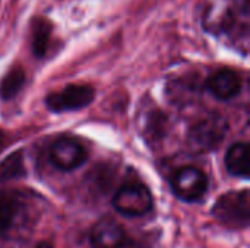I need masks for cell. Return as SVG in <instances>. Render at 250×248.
Returning <instances> with one entry per match:
<instances>
[{
	"label": "cell",
	"mask_w": 250,
	"mask_h": 248,
	"mask_svg": "<svg viewBox=\"0 0 250 248\" xmlns=\"http://www.w3.org/2000/svg\"><path fill=\"white\" fill-rule=\"evenodd\" d=\"M51 164L62 171H73L86 161L85 148L72 137H62L56 140L50 149Z\"/></svg>",
	"instance_id": "obj_7"
},
{
	"label": "cell",
	"mask_w": 250,
	"mask_h": 248,
	"mask_svg": "<svg viewBox=\"0 0 250 248\" xmlns=\"http://www.w3.org/2000/svg\"><path fill=\"white\" fill-rule=\"evenodd\" d=\"M174 194L183 202H198L208 189L207 175L195 167H183L171 178Z\"/></svg>",
	"instance_id": "obj_5"
},
{
	"label": "cell",
	"mask_w": 250,
	"mask_h": 248,
	"mask_svg": "<svg viewBox=\"0 0 250 248\" xmlns=\"http://www.w3.org/2000/svg\"><path fill=\"white\" fill-rule=\"evenodd\" d=\"M25 73L21 67H13L0 83V96L3 99H12L23 86Z\"/></svg>",
	"instance_id": "obj_12"
},
{
	"label": "cell",
	"mask_w": 250,
	"mask_h": 248,
	"mask_svg": "<svg viewBox=\"0 0 250 248\" xmlns=\"http://www.w3.org/2000/svg\"><path fill=\"white\" fill-rule=\"evenodd\" d=\"M29 225L28 205L13 193L0 196V238H15Z\"/></svg>",
	"instance_id": "obj_1"
},
{
	"label": "cell",
	"mask_w": 250,
	"mask_h": 248,
	"mask_svg": "<svg viewBox=\"0 0 250 248\" xmlns=\"http://www.w3.org/2000/svg\"><path fill=\"white\" fill-rule=\"evenodd\" d=\"M35 248H53V246L48 244V243H41V244H38Z\"/></svg>",
	"instance_id": "obj_15"
},
{
	"label": "cell",
	"mask_w": 250,
	"mask_h": 248,
	"mask_svg": "<svg viewBox=\"0 0 250 248\" xmlns=\"http://www.w3.org/2000/svg\"><path fill=\"white\" fill-rule=\"evenodd\" d=\"M151 191L138 183H129L117 190L113 197L114 209L125 216H144L152 209Z\"/></svg>",
	"instance_id": "obj_3"
},
{
	"label": "cell",
	"mask_w": 250,
	"mask_h": 248,
	"mask_svg": "<svg viewBox=\"0 0 250 248\" xmlns=\"http://www.w3.org/2000/svg\"><path fill=\"white\" fill-rule=\"evenodd\" d=\"M226 167L231 175L249 178V145L246 142L230 146L226 155Z\"/></svg>",
	"instance_id": "obj_10"
},
{
	"label": "cell",
	"mask_w": 250,
	"mask_h": 248,
	"mask_svg": "<svg viewBox=\"0 0 250 248\" xmlns=\"http://www.w3.org/2000/svg\"><path fill=\"white\" fill-rule=\"evenodd\" d=\"M125 237V229L116 219L103 218L91 231V244L94 248H119Z\"/></svg>",
	"instance_id": "obj_8"
},
{
	"label": "cell",
	"mask_w": 250,
	"mask_h": 248,
	"mask_svg": "<svg viewBox=\"0 0 250 248\" xmlns=\"http://www.w3.org/2000/svg\"><path fill=\"white\" fill-rule=\"evenodd\" d=\"M119 248H145L142 243H139L138 240H133V238H126L123 240V243L119 246Z\"/></svg>",
	"instance_id": "obj_14"
},
{
	"label": "cell",
	"mask_w": 250,
	"mask_h": 248,
	"mask_svg": "<svg viewBox=\"0 0 250 248\" xmlns=\"http://www.w3.org/2000/svg\"><path fill=\"white\" fill-rule=\"evenodd\" d=\"M25 174L23 168V158L21 152H15L9 155L1 164H0V181L15 180Z\"/></svg>",
	"instance_id": "obj_13"
},
{
	"label": "cell",
	"mask_w": 250,
	"mask_h": 248,
	"mask_svg": "<svg viewBox=\"0 0 250 248\" xmlns=\"http://www.w3.org/2000/svg\"><path fill=\"white\" fill-rule=\"evenodd\" d=\"M212 213L220 222L230 228H248L250 218L249 191H231L221 196Z\"/></svg>",
	"instance_id": "obj_2"
},
{
	"label": "cell",
	"mask_w": 250,
	"mask_h": 248,
	"mask_svg": "<svg viewBox=\"0 0 250 248\" xmlns=\"http://www.w3.org/2000/svg\"><path fill=\"white\" fill-rule=\"evenodd\" d=\"M227 133V123L220 115L198 121L189 132V143L196 151H211L218 146Z\"/></svg>",
	"instance_id": "obj_6"
},
{
	"label": "cell",
	"mask_w": 250,
	"mask_h": 248,
	"mask_svg": "<svg viewBox=\"0 0 250 248\" xmlns=\"http://www.w3.org/2000/svg\"><path fill=\"white\" fill-rule=\"evenodd\" d=\"M95 96V91L89 85H69L62 91L48 94L45 104L54 113L73 111L88 107Z\"/></svg>",
	"instance_id": "obj_4"
},
{
	"label": "cell",
	"mask_w": 250,
	"mask_h": 248,
	"mask_svg": "<svg viewBox=\"0 0 250 248\" xmlns=\"http://www.w3.org/2000/svg\"><path fill=\"white\" fill-rule=\"evenodd\" d=\"M208 91L220 99H230L242 89L240 76L231 69H221L211 75L207 80Z\"/></svg>",
	"instance_id": "obj_9"
},
{
	"label": "cell",
	"mask_w": 250,
	"mask_h": 248,
	"mask_svg": "<svg viewBox=\"0 0 250 248\" xmlns=\"http://www.w3.org/2000/svg\"><path fill=\"white\" fill-rule=\"evenodd\" d=\"M51 25L45 19H37L32 26V51L37 57H42L50 42Z\"/></svg>",
	"instance_id": "obj_11"
}]
</instances>
